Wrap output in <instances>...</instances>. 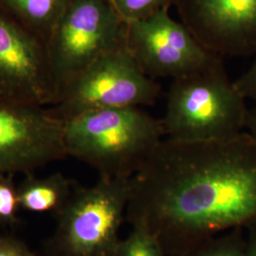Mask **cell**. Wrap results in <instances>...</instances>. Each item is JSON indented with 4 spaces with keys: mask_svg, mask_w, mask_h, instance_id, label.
Wrapping results in <instances>:
<instances>
[{
    "mask_svg": "<svg viewBox=\"0 0 256 256\" xmlns=\"http://www.w3.org/2000/svg\"><path fill=\"white\" fill-rule=\"evenodd\" d=\"M76 184L61 173L44 178L26 174L18 185L20 209L36 214H54L64 208L72 196Z\"/></svg>",
    "mask_w": 256,
    "mask_h": 256,
    "instance_id": "cell-11",
    "label": "cell"
},
{
    "mask_svg": "<svg viewBox=\"0 0 256 256\" xmlns=\"http://www.w3.org/2000/svg\"><path fill=\"white\" fill-rule=\"evenodd\" d=\"M245 129L246 132L256 140V106L248 110Z\"/></svg>",
    "mask_w": 256,
    "mask_h": 256,
    "instance_id": "cell-19",
    "label": "cell"
},
{
    "mask_svg": "<svg viewBox=\"0 0 256 256\" xmlns=\"http://www.w3.org/2000/svg\"><path fill=\"white\" fill-rule=\"evenodd\" d=\"M126 28L110 0L70 2L46 43L57 100L90 64L126 46Z\"/></svg>",
    "mask_w": 256,
    "mask_h": 256,
    "instance_id": "cell-5",
    "label": "cell"
},
{
    "mask_svg": "<svg viewBox=\"0 0 256 256\" xmlns=\"http://www.w3.org/2000/svg\"><path fill=\"white\" fill-rule=\"evenodd\" d=\"M164 136L162 120L138 106L93 110L64 120L66 156L101 178H131Z\"/></svg>",
    "mask_w": 256,
    "mask_h": 256,
    "instance_id": "cell-2",
    "label": "cell"
},
{
    "mask_svg": "<svg viewBox=\"0 0 256 256\" xmlns=\"http://www.w3.org/2000/svg\"><path fill=\"white\" fill-rule=\"evenodd\" d=\"M20 209L18 185L14 174L0 176V226L14 227Z\"/></svg>",
    "mask_w": 256,
    "mask_h": 256,
    "instance_id": "cell-15",
    "label": "cell"
},
{
    "mask_svg": "<svg viewBox=\"0 0 256 256\" xmlns=\"http://www.w3.org/2000/svg\"><path fill=\"white\" fill-rule=\"evenodd\" d=\"M160 93L162 86L124 46L90 64L48 108L64 122L93 110L150 106Z\"/></svg>",
    "mask_w": 256,
    "mask_h": 256,
    "instance_id": "cell-6",
    "label": "cell"
},
{
    "mask_svg": "<svg viewBox=\"0 0 256 256\" xmlns=\"http://www.w3.org/2000/svg\"><path fill=\"white\" fill-rule=\"evenodd\" d=\"M131 178H101L94 185H76L43 256H113L126 218Z\"/></svg>",
    "mask_w": 256,
    "mask_h": 256,
    "instance_id": "cell-4",
    "label": "cell"
},
{
    "mask_svg": "<svg viewBox=\"0 0 256 256\" xmlns=\"http://www.w3.org/2000/svg\"><path fill=\"white\" fill-rule=\"evenodd\" d=\"M126 48L142 72L154 80L176 79L222 63L220 56L207 50L182 22L170 16L169 10L128 22Z\"/></svg>",
    "mask_w": 256,
    "mask_h": 256,
    "instance_id": "cell-7",
    "label": "cell"
},
{
    "mask_svg": "<svg viewBox=\"0 0 256 256\" xmlns=\"http://www.w3.org/2000/svg\"><path fill=\"white\" fill-rule=\"evenodd\" d=\"M245 97L226 74L223 63L173 80L162 120L168 138L218 140L244 132Z\"/></svg>",
    "mask_w": 256,
    "mask_h": 256,
    "instance_id": "cell-3",
    "label": "cell"
},
{
    "mask_svg": "<svg viewBox=\"0 0 256 256\" xmlns=\"http://www.w3.org/2000/svg\"><path fill=\"white\" fill-rule=\"evenodd\" d=\"M0 97L39 106L57 101L46 43L1 10Z\"/></svg>",
    "mask_w": 256,
    "mask_h": 256,
    "instance_id": "cell-9",
    "label": "cell"
},
{
    "mask_svg": "<svg viewBox=\"0 0 256 256\" xmlns=\"http://www.w3.org/2000/svg\"><path fill=\"white\" fill-rule=\"evenodd\" d=\"M126 23L146 18L162 10H169L176 0H110Z\"/></svg>",
    "mask_w": 256,
    "mask_h": 256,
    "instance_id": "cell-16",
    "label": "cell"
},
{
    "mask_svg": "<svg viewBox=\"0 0 256 256\" xmlns=\"http://www.w3.org/2000/svg\"><path fill=\"white\" fill-rule=\"evenodd\" d=\"M247 230H230L209 238L176 256H246Z\"/></svg>",
    "mask_w": 256,
    "mask_h": 256,
    "instance_id": "cell-13",
    "label": "cell"
},
{
    "mask_svg": "<svg viewBox=\"0 0 256 256\" xmlns=\"http://www.w3.org/2000/svg\"><path fill=\"white\" fill-rule=\"evenodd\" d=\"M72 0H0V10L48 43Z\"/></svg>",
    "mask_w": 256,
    "mask_h": 256,
    "instance_id": "cell-12",
    "label": "cell"
},
{
    "mask_svg": "<svg viewBox=\"0 0 256 256\" xmlns=\"http://www.w3.org/2000/svg\"><path fill=\"white\" fill-rule=\"evenodd\" d=\"M234 84L245 99L256 102V57L247 72L234 81Z\"/></svg>",
    "mask_w": 256,
    "mask_h": 256,
    "instance_id": "cell-18",
    "label": "cell"
},
{
    "mask_svg": "<svg viewBox=\"0 0 256 256\" xmlns=\"http://www.w3.org/2000/svg\"><path fill=\"white\" fill-rule=\"evenodd\" d=\"M0 256H36L21 239L8 234H0Z\"/></svg>",
    "mask_w": 256,
    "mask_h": 256,
    "instance_id": "cell-17",
    "label": "cell"
},
{
    "mask_svg": "<svg viewBox=\"0 0 256 256\" xmlns=\"http://www.w3.org/2000/svg\"><path fill=\"white\" fill-rule=\"evenodd\" d=\"M182 22L212 54L256 55V0H176Z\"/></svg>",
    "mask_w": 256,
    "mask_h": 256,
    "instance_id": "cell-10",
    "label": "cell"
},
{
    "mask_svg": "<svg viewBox=\"0 0 256 256\" xmlns=\"http://www.w3.org/2000/svg\"><path fill=\"white\" fill-rule=\"evenodd\" d=\"M126 218L154 236L166 256L230 230L256 225V140L164 138L131 178Z\"/></svg>",
    "mask_w": 256,
    "mask_h": 256,
    "instance_id": "cell-1",
    "label": "cell"
},
{
    "mask_svg": "<svg viewBox=\"0 0 256 256\" xmlns=\"http://www.w3.org/2000/svg\"><path fill=\"white\" fill-rule=\"evenodd\" d=\"M247 238L246 256H256V225L248 228Z\"/></svg>",
    "mask_w": 256,
    "mask_h": 256,
    "instance_id": "cell-20",
    "label": "cell"
},
{
    "mask_svg": "<svg viewBox=\"0 0 256 256\" xmlns=\"http://www.w3.org/2000/svg\"><path fill=\"white\" fill-rule=\"evenodd\" d=\"M113 256H166L158 239L146 230L132 228L120 240Z\"/></svg>",
    "mask_w": 256,
    "mask_h": 256,
    "instance_id": "cell-14",
    "label": "cell"
},
{
    "mask_svg": "<svg viewBox=\"0 0 256 256\" xmlns=\"http://www.w3.org/2000/svg\"><path fill=\"white\" fill-rule=\"evenodd\" d=\"M66 156L64 122L48 106L0 97V176L34 174Z\"/></svg>",
    "mask_w": 256,
    "mask_h": 256,
    "instance_id": "cell-8",
    "label": "cell"
}]
</instances>
